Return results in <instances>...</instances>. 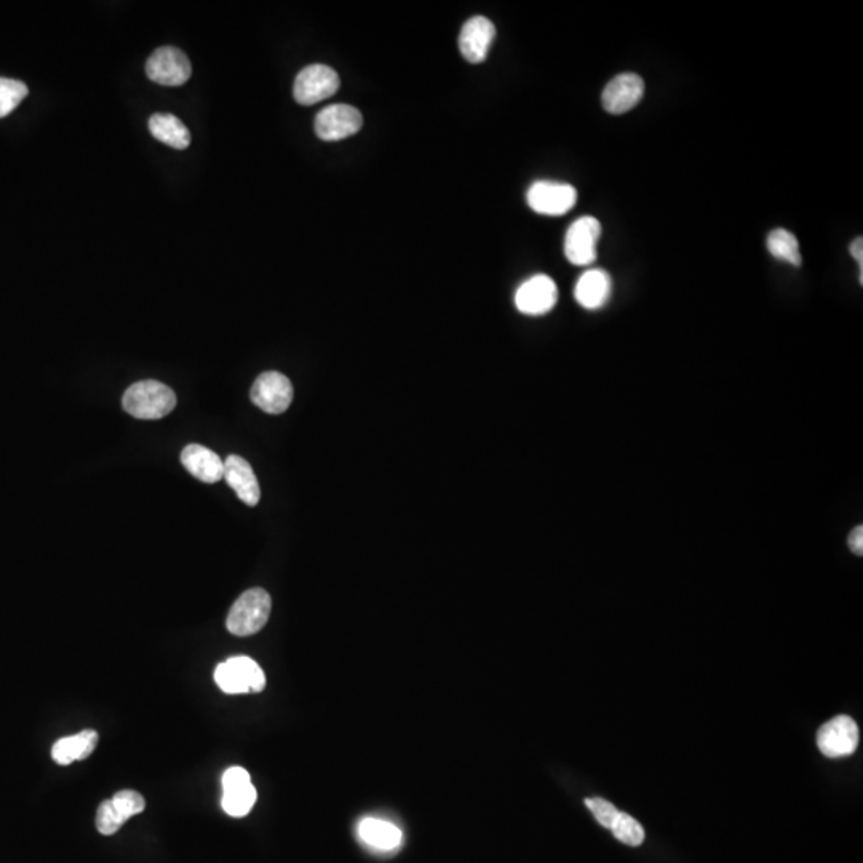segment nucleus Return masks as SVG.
I'll list each match as a JSON object with an SVG mask.
<instances>
[{
	"label": "nucleus",
	"mask_w": 863,
	"mask_h": 863,
	"mask_svg": "<svg viewBox=\"0 0 863 863\" xmlns=\"http://www.w3.org/2000/svg\"><path fill=\"white\" fill-rule=\"evenodd\" d=\"M122 406L136 419H162L176 408V394L154 379L135 382L122 398Z\"/></svg>",
	"instance_id": "obj_1"
},
{
	"label": "nucleus",
	"mask_w": 863,
	"mask_h": 863,
	"mask_svg": "<svg viewBox=\"0 0 863 863\" xmlns=\"http://www.w3.org/2000/svg\"><path fill=\"white\" fill-rule=\"evenodd\" d=\"M272 601L263 589H251L237 598L227 616V630L237 637L255 635L269 621Z\"/></svg>",
	"instance_id": "obj_2"
},
{
	"label": "nucleus",
	"mask_w": 863,
	"mask_h": 863,
	"mask_svg": "<svg viewBox=\"0 0 863 863\" xmlns=\"http://www.w3.org/2000/svg\"><path fill=\"white\" fill-rule=\"evenodd\" d=\"M216 685L226 694L261 692L266 688L263 669L250 657H232L218 665L215 672Z\"/></svg>",
	"instance_id": "obj_3"
},
{
	"label": "nucleus",
	"mask_w": 863,
	"mask_h": 863,
	"mask_svg": "<svg viewBox=\"0 0 863 863\" xmlns=\"http://www.w3.org/2000/svg\"><path fill=\"white\" fill-rule=\"evenodd\" d=\"M339 85L341 80L335 69L325 64H311L296 76L293 95L299 104L312 106L335 95Z\"/></svg>",
	"instance_id": "obj_4"
},
{
	"label": "nucleus",
	"mask_w": 863,
	"mask_h": 863,
	"mask_svg": "<svg viewBox=\"0 0 863 863\" xmlns=\"http://www.w3.org/2000/svg\"><path fill=\"white\" fill-rule=\"evenodd\" d=\"M146 76L156 84L179 87L191 79V61L179 48L160 47L148 58Z\"/></svg>",
	"instance_id": "obj_5"
},
{
	"label": "nucleus",
	"mask_w": 863,
	"mask_h": 863,
	"mask_svg": "<svg viewBox=\"0 0 863 863\" xmlns=\"http://www.w3.org/2000/svg\"><path fill=\"white\" fill-rule=\"evenodd\" d=\"M601 224L593 216H582L569 226L565 237V256L574 266H590L597 259Z\"/></svg>",
	"instance_id": "obj_6"
},
{
	"label": "nucleus",
	"mask_w": 863,
	"mask_h": 863,
	"mask_svg": "<svg viewBox=\"0 0 863 863\" xmlns=\"http://www.w3.org/2000/svg\"><path fill=\"white\" fill-rule=\"evenodd\" d=\"M526 200L539 215L561 216L576 207L577 191L571 184L536 181L529 187Z\"/></svg>",
	"instance_id": "obj_7"
},
{
	"label": "nucleus",
	"mask_w": 863,
	"mask_h": 863,
	"mask_svg": "<svg viewBox=\"0 0 863 863\" xmlns=\"http://www.w3.org/2000/svg\"><path fill=\"white\" fill-rule=\"evenodd\" d=\"M362 112L349 104H331L315 117V133L323 141L346 140L360 132Z\"/></svg>",
	"instance_id": "obj_8"
},
{
	"label": "nucleus",
	"mask_w": 863,
	"mask_h": 863,
	"mask_svg": "<svg viewBox=\"0 0 863 863\" xmlns=\"http://www.w3.org/2000/svg\"><path fill=\"white\" fill-rule=\"evenodd\" d=\"M251 400L259 410L266 413H285L293 402V386L290 379L279 371H267L261 374L251 387Z\"/></svg>",
	"instance_id": "obj_9"
},
{
	"label": "nucleus",
	"mask_w": 863,
	"mask_h": 863,
	"mask_svg": "<svg viewBox=\"0 0 863 863\" xmlns=\"http://www.w3.org/2000/svg\"><path fill=\"white\" fill-rule=\"evenodd\" d=\"M817 747L828 758H841L859 747V728L851 716L840 715L825 723L817 732Z\"/></svg>",
	"instance_id": "obj_10"
},
{
	"label": "nucleus",
	"mask_w": 863,
	"mask_h": 863,
	"mask_svg": "<svg viewBox=\"0 0 863 863\" xmlns=\"http://www.w3.org/2000/svg\"><path fill=\"white\" fill-rule=\"evenodd\" d=\"M558 301L557 283L549 275H534L521 283L515 293V306L525 315H544Z\"/></svg>",
	"instance_id": "obj_11"
},
{
	"label": "nucleus",
	"mask_w": 863,
	"mask_h": 863,
	"mask_svg": "<svg viewBox=\"0 0 863 863\" xmlns=\"http://www.w3.org/2000/svg\"><path fill=\"white\" fill-rule=\"evenodd\" d=\"M223 809L231 817H245L256 803V788L247 771L239 766L227 769L223 776Z\"/></svg>",
	"instance_id": "obj_12"
},
{
	"label": "nucleus",
	"mask_w": 863,
	"mask_h": 863,
	"mask_svg": "<svg viewBox=\"0 0 863 863\" xmlns=\"http://www.w3.org/2000/svg\"><path fill=\"white\" fill-rule=\"evenodd\" d=\"M643 95H645L643 79L633 72H625L621 76L614 77L606 85L605 92L601 95V103L609 114L621 116L625 112L632 111L640 103Z\"/></svg>",
	"instance_id": "obj_13"
},
{
	"label": "nucleus",
	"mask_w": 863,
	"mask_h": 863,
	"mask_svg": "<svg viewBox=\"0 0 863 863\" xmlns=\"http://www.w3.org/2000/svg\"><path fill=\"white\" fill-rule=\"evenodd\" d=\"M496 37L493 21L485 16H474L464 23L459 36V50L469 63H483Z\"/></svg>",
	"instance_id": "obj_14"
},
{
	"label": "nucleus",
	"mask_w": 863,
	"mask_h": 863,
	"mask_svg": "<svg viewBox=\"0 0 863 863\" xmlns=\"http://www.w3.org/2000/svg\"><path fill=\"white\" fill-rule=\"evenodd\" d=\"M613 295V280L611 275L601 269H590L577 280L574 287V298L584 309L597 311L608 304Z\"/></svg>",
	"instance_id": "obj_15"
},
{
	"label": "nucleus",
	"mask_w": 863,
	"mask_h": 863,
	"mask_svg": "<svg viewBox=\"0 0 863 863\" xmlns=\"http://www.w3.org/2000/svg\"><path fill=\"white\" fill-rule=\"evenodd\" d=\"M224 480L235 491L237 498L247 506L255 507L258 504L261 498L258 478L253 472V467L245 459L231 454L224 461Z\"/></svg>",
	"instance_id": "obj_16"
},
{
	"label": "nucleus",
	"mask_w": 863,
	"mask_h": 863,
	"mask_svg": "<svg viewBox=\"0 0 863 863\" xmlns=\"http://www.w3.org/2000/svg\"><path fill=\"white\" fill-rule=\"evenodd\" d=\"M181 464L203 483H218L224 478V462L202 445H187L181 453Z\"/></svg>",
	"instance_id": "obj_17"
},
{
	"label": "nucleus",
	"mask_w": 863,
	"mask_h": 863,
	"mask_svg": "<svg viewBox=\"0 0 863 863\" xmlns=\"http://www.w3.org/2000/svg\"><path fill=\"white\" fill-rule=\"evenodd\" d=\"M98 732L85 729L76 736L63 737L52 748V758L61 766H69L76 761L87 760L98 745Z\"/></svg>",
	"instance_id": "obj_18"
},
{
	"label": "nucleus",
	"mask_w": 863,
	"mask_h": 863,
	"mask_svg": "<svg viewBox=\"0 0 863 863\" xmlns=\"http://www.w3.org/2000/svg\"><path fill=\"white\" fill-rule=\"evenodd\" d=\"M358 836L363 843L378 851H394L402 844V832L386 820L366 817L358 825Z\"/></svg>",
	"instance_id": "obj_19"
},
{
	"label": "nucleus",
	"mask_w": 863,
	"mask_h": 863,
	"mask_svg": "<svg viewBox=\"0 0 863 863\" xmlns=\"http://www.w3.org/2000/svg\"><path fill=\"white\" fill-rule=\"evenodd\" d=\"M149 130L160 143L173 149H187L191 144V133L186 125L173 114H154L149 119Z\"/></svg>",
	"instance_id": "obj_20"
},
{
	"label": "nucleus",
	"mask_w": 863,
	"mask_h": 863,
	"mask_svg": "<svg viewBox=\"0 0 863 863\" xmlns=\"http://www.w3.org/2000/svg\"><path fill=\"white\" fill-rule=\"evenodd\" d=\"M766 243H768L769 253L774 258L787 261L792 266H801L803 258L800 253V243L792 232H788L787 229H774L768 235Z\"/></svg>",
	"instance_id": "obj_21"
},
{
	"label": "nucleus",
	"mask_w": 863,
	"mask_h": 863,
	"mask_svg": "<svg viewBox=\"0 0 863 863\" xmlns=\"http://www.w3.org/2000/svg\"><path fill=\"white\" fill-rule=\"evenodd\" d=\"M617 840L627 844V846H641L645 841V830L641 827L640 822L633 819L625 812H619V816L614 820L613 827L609 828Z\"/></svg>",
	"instance_id": "obj_22"
},
{
	"label": "nucleus",
	"mask_w": 863,
	"mask_h": 863,
	"mask_svg": "<svg viewBox=\"0 0 863 863\" xmlns=\"http://www.w3.org/2000/svg\"><path fill=\"white\" fill-rule=\"evenodd\" d=\"M28 93V87L20 80L0 77V119L12 114Z\"/></svg>",
	"instance_id": "obj_23"
},
{
	"label": "nucleus",
	"mask_w": 863,
	"mask_h": 863,
	"mask_svg": "<svg viewBox=\"0 0 863 863\" xmlns=\"http://www.w3.org/2000/svg\"><path fill=\"white\" fill-rule=\"evenodd\" d=\"M112 806L125 820L138 816L146 808L143 796L133 790H122L111 798Z\"/></svg>",
	"instance_id": "obj_24"
},
{
	"label": "nucleus",
	"mask_w": 863,
	"mask_h": 863,
	"mask_svg": "<svg viewBox=\"0 0 863 863\" xmlns=\"http://www.w3.org/2000/svg\"><path fill=\"white\" fill-rule=\"evenodd\" d=\"M125 822H127V820L120 816L119 812L116 811V808L112 806L111 800L103 801V803H101L100 809H98V814H96V828H98V832H100L101 835H114V833L119 832Z\"/></svg>",
	"instance_id": "obj_25"
},
{
	"label": "nucleus",
	"mask_w": 863,
	"mask_h": 863,
	"mask_svg": "<svg viewBox=\"0 0 863 863\" xmlns=\"http://www.w3.org/2000/svg\"><path fill=\"white\" fill-rule=\"evenodd\" d=\"M585 806L593 812V816L598 820V824H601L606 828L613 827L614 820L617 819L619 812H621L616 808V806H614V804L603 800V798H590V800H585Z\"/></svg>",
	"instance_id": "obj_26"
},
{
	"label": "nucleus",
	"mask_w": 863,
	"mask_h": 863,
	"mask_svg": "<svg viewBox=\"0 0 863 863\" xmlns=\"http://www.w3.org/2000/svg\"><path fill=\"white\" fill-rule=\"evenodd\" d=\"M849 547H851L852 552L862 557L863 555V526H857V528L852 529L851 536H849Z\"/></svg>",
	"instance_id": "obj_27"
},
{
	"label": "nucleus",
	"mask_w": 863,
	"mask_h": 863,
	"mask_svg": "<svg viewBox=\"0 0 863 863\" xmlns=\"http://www.w3.org/2000/svg\"><path fill=\"white\" fill-rule=\"evenodd\" d=\"M863 240L862 237L854 240L851 245V255L857 259V263H859L860 269H863Z\"/></svg>",
	"instance_id": "obj_28"
}]
</instances>
